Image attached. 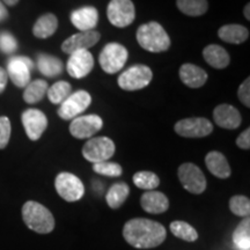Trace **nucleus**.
I'll list each match as a JSON object with an SVG mask.
<instances>
[{"instance_id":"obj_14","label":"nucleus","mask_w":250,"mask_h":250,"mask_svg":"<svg viewBox=\"0 0 250 250\" xmlns=\"http://www.w3.org/2000/svg\"><path fill=\"white\" fill-rule=\"evenodd\" d=\"M21 121H22L28 138L34 142L42 137L48 126V118L42 111L37 109H27L26 111H23L21 115Z\"/></svg>"},{"instance_id":"obj_7","label":"nucleus","mask_w":250,"mask_h":250,"mask_svg":"<svg viewBox=\"0 0 250 250\" xmlns=\"http://www.w3.org/2000/svg\"><path fill=\"white\" fill-rule=\"evenodd\" d=\"M55 188L58 195L64 201L70 203L79 201L85 193V187L79 177L66 171H62L57 175L55 180Z\"/></svg>"},{"instance_id":"obj_38","label":"nucleus","mask_w":250,"mask_h":250,"mask_svg":"<svg viewBox=\"0 0 250 250\" xmlns=\"http://www.w3.org/2000/svg\"><path fill=\"white\" fill-rule=\"evenodd\" d=\"M236 145L242 149H249L250 148V129H246L243 132L237 137Z\"/></svg>"},{"instance_id":"obj_39","label":"nucleus","mask_w":250,"mask_h":250,"mask_svg":"<svg viewBox=\"0 0 250 250\" xmlns=\"http://www.w3.org/2000/svg\"><path fill=\"white\" fill-rule=\"evenodd\" d=\"M7 83H8L7 72H6L2 67H0V94L5 90L6 86H7Z\"/></svg>"},{"instance_id":"obj_15","label":"nucleus","mask_w":250,"mask_h":250,"mask_svg":"<svg viewBox=\"0 0 250 250\" xmlns=\"http://www.w3.org/2000/svg\"><path fill=\"white\" fill-rule=\"evenodd\" d=\"M67 73L74 79L85 78L92 72L94 58L88 50H80L70 55L67 61Z\"/></svg>"},{"instance_id":"obj_19","label":"nucleus","mask_w":250,"mask_h":250,"mask_svg":"<svg viewBox=\"0 0 250 250\" xmlns=\"http://www.w3.org/2000/svg\"><path fill=\"white\" fill-rule=\"evenodd\" d=\"M140 205L143 210L147 213L160 214L164 213L169 208V201L167 196L160 191H146L140 198Z\"/></svg>"},{"instance_id":"obj_42","label":"nucleus","mask_w":250,"mask_h":250,"mask_svg":"<svg viewBox=\"0 0 250 250\" xmlns=\"http://www.w3.org/2000/svg\"><path fill=\"white\" fill-rule=\"evenodd\" d=\"M249 9H250V5L247 4L245 6V9H243V13H245V17L247 20H250V15H249Z\"/></svg>"},{"instance_id":"obj_20","label":"nucleus","mask_w":250,"mask_h":250,"mask_svg":"<svg viewBox=\"0 0 250 250\" xmlns=\"http://www.w3.org/2000/svg\"><path fill=\"white\" fill-rule=\"evenodd\" d=\"M180 78L184 85L190 88H199L208 80V73L193 64H183L180 68Z\"/></svg>"},{"instance_id":"obj_5","label":"nucleus","mask_w":250,"mask_h":250,"mask_svg":"<svg viewBox=\"0 0 250 250\" xmlns=\"http://www.w3.org/2000/svg\"><path fill=\"white\" fill-rule=\"evenodd\" d=\"M115 143L108 137L90 138L83 147V155L92 164L108 161L115 154Z\"/></svg>"},{"instance_id":"obj_6","label":"nucleus","mask_w":250,"mask_h":250,"mask_svg":"<svg viewBox=\"0 0 250 250\" xmlns=\"http://www.w3.org/2000/svg\"><path fill=\"white\" fill-rule=\"evenodd\" d=\"M153 78L152 70L146 65H134L118 77V86L124 90H139L149 85Z\"/></svg>"},{"instance_id":"obj_3","label":"nucleus","mask_w":250,"mask_h":250,"mask_svg":"<svg viewBox=\"0 0 250 250\" xmlns=\"http://www.w3.org/2000/svg\"><path fill=\"white\" fill-rule=\"evenodd\" d=\"M22 219L29 229L39 234H49L55 228V218L44 205L28 201L22 208Z\"/></svg>"},{"instance_id":"obj_4","label":"nucleus","mask_w":250,"mask_h":250,"mask_svg":"<svg viewBox=\"0 0 250 250\" xmlns=\"http://www.w3.org/2000/svg\"><path fill=\"white\" fill-rule=\"evenodd\" d=\"M127 61V50L120 43L111 42L102 49L99 62L105 73L115 74L124 67Z\"/></svg>"},{"instance_id":"obj_8","label":"nucleus","mask_w":250,"mask_h":250,"mask_svg":"<svg viewBox=\"0 0 250 250\" xmlns=\"http://www.w3.org/2000/svg\"><path fill=\"white\" fill-rule=\"evenodd\" d=\"M177 176L181 184L187 191L193 195H201L206 189V179L201 168L197 167L195 164L186 162L181 165L177 170Z\"/></svg>"},{"instance_id":"obj_31","label":"nucleus","mask_w":250,"mask_h":250,"mask_svg":"<svg viewBox=\"0 0 250 250\" xmlns=\"http://www.w3.org/2000/svg\"><path fill=\"white\" fill-rule=\"evenodd\" d=\"M132 180L133 183L136 184L139 189L148 190V191L154 190L155 188H158L159 184H160V179H159L158 175L152 173V171L146 170L138 171V173L134 174Z\"/></svg>"},{"instance_id":"obj_36","label":"nucleus","mask_w":250,"mask_h":250,"mask_svg":"<svg viewBox=\"0 0 250 250\" xmlns=\"http://www.w3.org/2000/svg\"><path fill=\"white\" fill-rule=\"evenodd\" d=\"M11 131L12 126L8 117L0 116V149H4L8 145Z\"/></svg>"},{"instance_id":"obj_2","label":"nucleus","mask_w":250,"mask_h":250,"mask_svg":"<svg viewBox=\"0 0 250 250\" xmlns=\"http://www.w3.org/2000/svg\"><path fill=\"white\" fill-rule=\"evenodd\" d=\"M137 41L144 50L149 52H164L169 49L170 39L160 23L152 22L142 24L137 30Z\"/></svg>"},{"instance_id":"obj_11","label":"nucleus","mask_w":250,"mask_h":250,"mask_svg":"<svg viewBox=\"0 0 250 250\" xmlns=\"http://www.w3.org/2000/svg\"><path fill=\"white\" fill-rule=\"evenodd\" d=\"M176 133L184 138H204L213 131V125L208 118H184L175 124Z\"/></svg>"},{"instance_id":"obj_30","label":"nucleus","mask_w":250,"mask_h":250,"mask_svg":"<svg viewBox=\"0 0 250 250\" xmlns=\"http://www.w3.org/2000/svg\"><path fill=\"white\" fill-rule=\"evenodd\" d=\"M170 230L175 236L187 242H195L198 239V233L191 225L186 221L176 220L170 224Z\"/></svg>"},{"instance_id":"obj_34","label":"nucleus","mask_w":250,"mask_h":250,"mask_svg":"<svg viewBox=\"0 0 250 250\" xmlns=\"http://www.w3.org/2000/svg\"><path fill=\"white\" fill-rule=\"evenodd\" d=\"M93 170L100 175H103V176L109 177H118L123 173V168H122L121 165L110 161H103L99 162V164H94Z\"/></svg>"},{"instance_id":"obj_41","label":"nucleus","mask_w":250,"mask_h":250,"mask_svg":"<svg viewBox=\"0 0 250 250\" xmlns=\"http://www.w3.org/2000/svg\"><path fill=\"white\" fill-rule=\"evenodd\" d=\"M2 4L7 6H15L19 2V0H1Z\"/></svg>"},{"instance_id":"obj_27","label":"nucleus","mask_w":250,"mask_h":250,"mask_svg":"<svg viewBox=\"0 0 250 250\" xmlns=\"http://www.w3.org/2000/svg\"><path fill=\"white\" fill-rule=\"evenodd\" d=\"M48 83L45 80H34L30 81L28 85L24 87L23 92V100L29 104H34V103L40 102L41 100L45 96L46 92H48Z\"/></svg>"},{"instance_id":"obj_32","label":"nucleus","mask_w":250,"mask_h":250,"mask_svg":"<svg viewBox=\"0 0 250 250\" xmlns=\"http://www.w3.org/2000/svg\"><path fill=\"white\" fill-rule=\"evenodd\" d=\"M72 89V86L67 81H58L52 85L50 88H48V98L50 102L54 104H61L65 99L70 95Z\"/></svg>"},{"instance_id":"obj_17","label":"nucleus","mask_w":250,"mask_h":250,"mask_svg":"<svg viewBox=\"0 0 250 250\" xmlns=\"http://www.w3.org/2000/svg\"><path fill=\"white\" fill-rule=\"evenodd\" d=\"M213 120L218 126L227 130H234L240 126L242 117L240 111L230 104L217 105L213 111Z\"/></svg>"},{"instance_id":"obj_9","label":"nucleus","mask_w":250,"mask_h":250,"mask_svg":"<svg viewBox=\"0 0 250 250\" xmlns=\"http://www.w3.org/2000/svg\"><path fill=\"white\" fill-rule=\"evenodd\" d=\"M107 15L112 26L125 28L136 19V8L131 0H111L108 5Z\"/></svg>"},{"instance_id":"obj_24","label":"nucleus","mask_w":250,"mask_h":250,"mask_svg":"<svg viewBox=\"0 0 250 250\" xmlns=\"http://www.w3.org/2000/svg\"><path fill=\"white\" fill-rule=\"evenodd\" d=\"M58 28V20L55 14L48 13L39 18L33 27V34L37 39H48L56 33Z\"/></svg>"},{"instance_id":"obj_10","label":"nucleus","mask_w":250,"mask_h":250,"mask_svg":"<svg viewBox=\"0 0 250 250\" xmlns=\"http://www.w3.org/2000/svg\"><path fill=\"white\" fill-rule=\"evenodd\" d=\"M90 102H92V96L88 92L78 90V92L68 95L61 103V108L58 109L59 117L65 121L73 120L89 107Z\"/></svg>"},{"instance_id":"obj_16","label":"nucleus","mask_w":250,"mask_h":250,"mask_svg":"<svg viewBox=\"0 0 250 250\" xmlns=\"http://www.w3.org/2000/svg\"><path fill=\"white\" fill-rule=\"evenodd\" d=\"M101 39L99 31L88 30V31H79L65 40L62 44V50L65 54H73L80 50H88L99 42Z\"/></svg>"},{"instance_id":"obj_33","label":"nucleus","mask_w":250,"mask_h":250,"mask_svg":"<svg viewBox=\"0 0 250 250\" xmlns=\"http://www.w3.org/2000/svg\"><path fill=\"white\" fill-rule=\"evenodd\" d=\"M229 208L237 217H249L250 201L246 196H234L229 201Z\"/></svg>"},{"instance_id":"obj_18","label":"nucleus","mask_w":250,"mask_h":250,"mask_svg":"<svg viewBox=\"0 0 250 250\" xmlns=\"http://www.w3.org/2000/svg\"><path fill=\"white\" fill-rule=\"evenodd\" d=\"M71 22L79 31L94 30L99 22V12L93 6H83L71 13Z\"/></svg>"},{"instance_id":"obj_1","label":"nucleus","mask_w":250,"mask_h":250,"mask_svg":"<svg viewBox=\"0 0 250 250\" xmlns=\"http://www.w3.org/2000/svg\"><path fill=\"white\" fill-rule=\"evenodd\" d=\"M166 228L158 221L146 218H134L123 227V237L129 245L138 249H151L166 240Z\"/></svg>"},{"instance_id":"obj_25","label":"nucleus","mask_w":250,"mask_h":250,"mask_svg":"<svg viewBox=\"0 0 250 250\" xmlns=\"http://www.w3.org/2000/svg\"><path fill=\"white\" fill-rule=\"evenodd\" d=\"M37 66L43 76L54 78L62 74V62L55 56L40 54L37 56Z\"/></svg>"},{"instance_id":"obj_35","label":"nucleus","mask_w":250,"mask_h":250,"mask_svg":"<svg viewBox=\"0 0 250 250\" xmlns=\"http://www.w3.org/2000/svg\"><path fill=\"white\" fill-rule=\"evenodd\" d=\"M18 49V42L15 37L9 34L8 31H4L0 34V50L5 54H13Z\"/></svg>"},{"instance_id":"obj_22","label":"nucleus","mask_w":250,"mask_h":250,"mask_svg":"<svg viewBox=\"0 0 250 250\" xmlns=\"http://www.w3.org/2000/svg\"><path fill=\"white\" fill-rule=\"evenodd\" d=\"M204 59L208 65L214 68H225L229 65L230 58L223 46L218 44L208 45L203 51Z\"/></svg>"},{"instance_id":"obj_13","label":"nucleus","mask_w":250,"mask_h":250,"mask_svg":"<svg viewBox=\"0 0 250 250\" xmlns=\"http://www.w3.org/2000/svg\"><path fill=\"white\" fill-rule=\"evenodd\" d=\"M102 126L101 117L98 115H86L73 118L70 124V133L77 139H87L98 133Z\"/></svg>"},{"instance_id":"obj_40","label":"nucleus","mask_w":250,"mask_h":250,"mask_svg":"<svg viewBox=\"0 0 250 250\" xmlns=\"http://www.w3.org/2000/svg\"><path fill=\"white\" fill-rule=\"evenodd\" d=\"M7 18H8L7 8H6V6L2 4V1L0 0V22H1V21H5Z\"/></svg>"},{"instance_id":"obj_21","label":"nucleus","mask_w":250,"mask_h":250,"mask_svg":"<svg viewBox=\"0 0 250 250\" xmlns=\"http://www.w3.org/2000/svg\"><path fill=\"white\" fill-rule=\"evenodd\" d=\"M208 169L218 179H228L230 176V167L223 153L212 151L205 156Z\"/></svg>"},{"instance_id":"obj_28","label":"nucleus","mask_w":250,"mask_h":250,"mask_svg":"<svg viewBox=\"0 0 250 250\" xmlns=\"http://www.w3.org/2000/svg\"><path fill=\"white\" fill-rule=\"evenodd\" d=\"M233 242L237 250H250V218L246 217L233 232Z\"/></svg>"},{"instance_id":"obj_23","label":"nucleus","mask_w":250,"mask_h":250,"mask_svg":"<svg viewBox=\"0 0 250 250\" xmlns=\"http://www.w3.org/2000/svg\"><path fill=\"white\" fill-rule=\"evenodd\" d=\"M218 36L227 43L241 44L248 40L249 30L241 24H226L218 30Z\"/></svg>"},{"instance_id":"obj_12","label":"nucleus","mask_w":250,"mask_h":250,"mask_svg":"<svg viewBox=\"0 0 250 250\" xmlns=\"http://www.w3.org/2000/svg\"><path fill=\"white\" fill-rule=\"evenodd\" d=\"M34 64L31 59L23 56L12 57L7 64V76L19 88H23L30 83V71Z\"/></svg>"},{"instance_id":"obj_37","label":"nucleus","mask_w":250,"mask_h":250,"mask_svg":"<svg viewBox=\"0 0 250 250\" xmlns=\"http://www.w3.org/2000/svg\"><path fill=\"white\" fill-rule=\"evenodd\" d=\"M237 96L239 100L241 101L242 104H245L246 107H250V79H247L241 83V86L239 87L237 90Z\"/></svg>"},{"instance_id":"obj_29","label":"nucleus","mask_w":250,"mask_h":250,"mask_svg":"<svg viewBox=\"0 0 250 250\" xmlns=\"http://www.w3.org/2000/svg\"><path fill=\"white\" fill-rule=\"evenodd\" d=\"M177 8L188 17H201L208 9V0H177Z\"/></svg>"},{"instance_id":"obj_26","label":"nucleus","mask_w":250,"mask_h":250,"mask_svg":"<svg viewBox=\"0 0 250 250\" xmlns=\"http://www.w3.org/2000/svg\"><path fill=\"white\" fill-rule=\"evenodd\" d=\"M129 193L130 188L126 183H115L114 186H111L110 189L108 190L107 195H105V201H107L109 208H118L124 204L125 201H126Z\"/></svg>"}]
</instances>
